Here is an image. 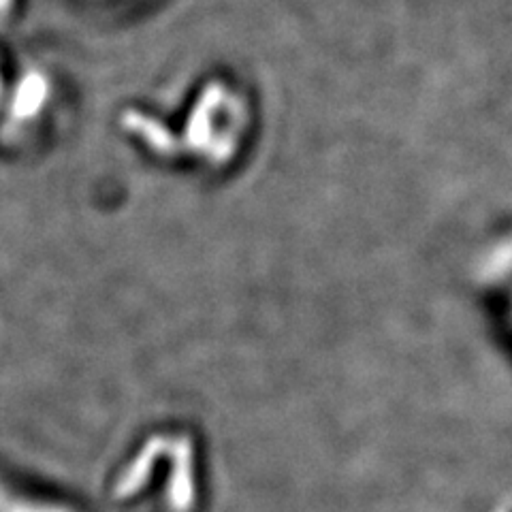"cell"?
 <instances>
[{"instance_id": "obj_1", "label": "cell", "mask_w": 512, "mask_h": 512, "mask_svg": "<svg viewBox=\"0 0 512 512\" xmlns=\"http://www.w3.org/2000/svg\"><path fill=\"white\" fill-rule=\"evenodd\" d=\"M41 90V84H35V79H28V82L24 84L22 92H20V99H18V109L22 111V114H28V111H32V101H39L37 92Z\"/></svg>"}]
</instances>
